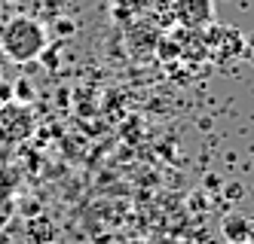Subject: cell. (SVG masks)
I'll return each mask as SVG.
<instances>
[{"label": "cell", "instance_id": "1", "mask_svg": "<svg viewBox=\"0 0 254 244\" xmlns=\"http://www.w3.org/2000/svg\"><path fill=\"white\" fill-rule=\"evenodd\" d=\"M46 46H49V34L37 18L15 15L0 28V49L15 64H28L34 58H40V52Z\"/></svg>", "mask_w": 254, "mask_h": 244}, {"label": "cell", "instance_id": "4", "mask_svg": "<svg viewBox=\"0 0 254 244\" xmlns=\"http://www.w3.org/2000/svg\"><path fill=\"white\" fill-rule=\"evenodd\" d=\"M172 18L178 28L205 31L214 22V0H172Z\"/></svg>", "mask_w": 254, "mask_h": 244}, {"label": "cell", "instance_id": "9", "mask_svg": "<svg viewBox=\"0 0 254 244\" xmlns=\"http://www.w3.org/2000/svg\"><path fill=\"white\" fill-rule=\"evenodd\" d=\"M9 101H12V86L0 83V104H9Z\"/></svg>", "mask_w": 254, "mask_h": 244}, {"label": "cell", "instance_id": "11", "mask_svg": "<svg viewBox=\"0 0 254 244\" xmlns=\"http://www.w3.org/2000/svg\"><path fill=\"white\" fill-rule=\"evenodd\" d=\"M0 244H9V238H6V235H0Z\"/></svg>", "mask_w": 254, "mask_h": 244}, {"label": "cell", "instance_id": "6", "mask_svg": "<svg viewBox=\"0 0 254 244\" xmlns=\"http://www.w3.org/2000/svg\"><path fill=\"white\" fill-rule=\"evenodd\" d=\"M25 238L31 244H52V241L59 238V226L49 217H43V214L28 217V223H25Z\"/></svg>", "mask_w": 254, "mask_h": 244}, {"label": "cell", "instance_id": "12", "mask_svg": "<svg viewBox=\"0 0 254 244\" xmlns=\"http://www.w3.org/2000/svg\"><path fill=\"white\" fill-rule=\"evenodd\" d=\"M0 6H3V0H0Z\"/></svg>", "mask_w": 254, "mask_h": 244}, {"label": "cell", "instance_id": "2", "mask_svg": "<svg viewBox=\"0 0 254 244\" xmlns=\"http://www.w3.org/2000/svg\"><path fill=\"white\" fill-rule=\"evenodd\" d=\"M205 37V46H208V55L214 52V58H221V61H230L236 58V55H242L245 52V34L239 28H230V25H208L202 31Z\"/></svg>", "mask_w": 254, "mask_h": 244}, {"label": "cell", "instance_id": "5", "mask_svg": "<svg viewBox=\"0 0 254 244\" xmlns=\"http://www.w3.org/2000/svg\"><path fill=\"white\" fill-rule=\"evenodd\" d=\"M221 232H224V238L230 244H254V220L239 217V214H230V217H224Z\"/></svg>", "mask_w": 254, "mask_h": 244}, {"label": "cell", "instance_id": "3", "mask_svg": "<svg viewBox=\"0 0 254 244\" xmlns=\"http://www.w3.org/2000/svg\"><path fill=\"white\" fill-rule=\"evenodd\" d=\"M34 131V113L25 104H3L0 110V141L3 144H22Z\"/></svg>", "mask_w": 254, "mask_h": 244}, {"label": "cell", "instance_id": "10", "mask_svg": "<svg viewBox=\"0 0 254 244\" xmlns=\"http://www.w3.org/2000/svg\"><path fill=\"white\" fill-rule=\"evenodd\" d=\"M70 31H74V28H70V22H64V18H62V22H59V34H62V37H67Z\"/></svg>", "mask_w": 254, "mask_h": 244}, {"label": "cell", "instance_id": "13", "mask_svg": "<svg viewBox=\"0 0 254 244\" xmlns=\"http://www.w3.org/2000/svg\"><path fill=\"white\" fill-rule=\"evenodd\" d=\"M52 244H56V241H52Z\"/></svg>", "mask_w": 254, "mask_h": 244}, {"label": "cell", "instance_id": "7", "mask_svg": "<svg viewBox=\"0 0 254 244\" xmlns=\"http://www.w3.org/2000/svg\"><path fill=\"white\" fill-rule=\"evenodd\" d=\"M12 98L19 101V104H31L34 98H37V89H34L31 80H19V83L12 86Z\"/></svg>", "mask_w": 254, "mask_h": 244}, {"label": "cell", "instance_id": "8", "mask_svg": "<svg viewBox=\"0 0 254 244\" xmlns=\"http://www.w3.org/2000/svg\"><path fill=\"white\" fill-rule=\"evenodd\" d=\"M221 193H224L227 204H236V201H242V198H245V186H242L239 180H230V183L221 186Z\"/></svg>", "mask_w": 254, "mask_h": 244}]
</instances>
